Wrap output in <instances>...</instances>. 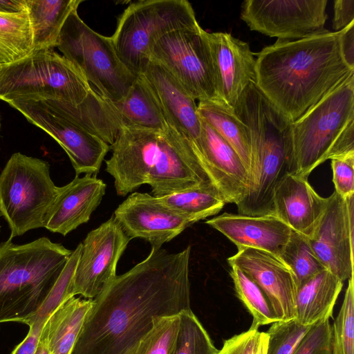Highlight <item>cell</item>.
<instances>
[{
    "label": "cell",
    "instance_id": "43",
    "mask_svg": "<svg viewBox=\"0 0 354 354\" xmlns=\"http://www.w3.org/2000/svg\"><path fill=\"white\" fill-rule=\"evenodd\" d=\"M26 10V0H0V12L19 13Z\"/></svg>",
    "mask_w": 354,
    "mask_h": 354
},
{
    "label": "cell",
    "instance_id": "1",
    "mask_svg": "<svg viewBox=\"0 0 354 354\" xmlns=\"http://www.w3.org/2000/svg\"><path fill=\"white\" fill-rule=\"evenodd\" d=\"M191 247L149 255L115 276L93 300L71 354H126L160 317L191 310Z\"/></svg>",
    "mask_w": 354,
    "mask_h": 354
},
{
    "label": "cell",
    "instance_id": "24",
    "mask_svg": "<svg viewBox=\"0 0 354 354\" xmlns=\"http://www.w3.org/2000/svg\"><path fill=\"white\" fill-rule=\"evenodd\" d=\"M343 287V281L324 269L297 287L296 319L302 325L313 326L329 319Z\"/></svg>",
    "mask_w": 354,
    "mask_h": 354
},
{
    "label": "cell",
    "instance_id": "31",
    "mask_svg": "<svg viewBox=\"0 0 354 354\" xmlns=\"http://www.w3.org/2000/svg\"><path fill=\"white\" fill-rule=\"evenodd\" d=\"M230 274L237 297L253 317L252 325L259 327L278 321L268 297L254 281L236 267H231Z\"/></svg>",
    "mask_w": 354,
    "mask_h": 354
},
{
    "label": "cell",
    "instance_id": "44",
    "mask_svg": "<svg viewBox=\"0 0 354 354\" xmlns=\"http://www.w3.org/2000/svg\"><path fill=\"white\" fill-rule=\"evenodd\" d=\"M268 346V335L266 332H260V338L257 354H266Z\"/></svg>",
    "mask_w": 354,
    "mask_h": 354
},
{
    "label": "cell",
    "instance_id": "36",
    "mask_svg": "<svg viewBox=\"0 0 354 354\" xmlns=\"http://www.w3.org/2000/svg\"><path fill=\"white\" fill-rule=\"evenodd\" d=\"M311 326L302 325L296 319L272 323L266 332V354H292Z\"/></svg>",
    "mask_w": 354,
    "mask_h": 354
},
{
    "label": "cell",
    "instance_id": "21",
    "mask_svg": "<svg viewBox=\"0 0 354 354\" xmlns=\"http://www.w3.org/2000/svg\"><path fill=\"white\" fill-rule=\"evenodd\" d=\"M140 75L161 106L169 124L194 145L198 143L201 120L195 100L160 64L149 59Z\"/></svg>",
    "mask_w": 354,
    "mask_h": 354
},
{
    "label": "cell",
    "instance_id": "13",
    "mask_svg": "<svg viewBox=\"0 0 354 354\" xmlns=\"http://www.w3.org/2000/svg\"><path fill=\"white\" fill-rule=\"evenodd\" d=\"M327 0H245L241 19L251 30L297 40L326 30Z\"/></svg>",
    "mask_w": 354,
    "mask_h": 354
},
{
    "label": "cell",
    "instance_id": "27",
    "mask_svg": "<svg viewBox=\"0 0 354 354\" xmlns=\"http://www.w3.org/2000/svg\"><path fill=\"white\" fill-rule=\"evenodd\" d=\"M32 33V51L53 49L68 15L82 0H26Z\"/></svg>",
    "mask_w": 354,
    "mask_h": 354
},
{
    "label": "cell",
    "instance_id": "47",
    "mask_svg": "<svg viewBox=\"0 0 354 354\" xmlns=\"http://www.w3.org/2000/svg\"><path fill=\"white\" fill-rule=\"evenodd\" d=\"M0 216H1V213H0ZM0 230H1V225H0Z\"/></svg>",
    "mask_w": 354,
    "mask_h": 354
},
{
    "label": "cell",
    "instance_id": "18",
    "mask_svg": "<svg viewBox=\"0 0 354 354\" xmlns=\"http://www.w3.org/2000/svg\"><path fill=\"white\" fill-rule=\"evenodd\" d=\"M218 97L234 109L239 97L256 80V59L250 45L228 32H207Z\"/></svg>",
    "mask_w": 354,
    "mask_h": 354
},
{
    "label": "cell",
    "instance_id": "33",
    "mask_svg": "<svg viewBox=\"0 0 354 354\" xmlns=\"http://www.w3.org/2000/svg\"><path fill=\"white\" fill-rule=\"evenodd\" d=\"M207 331L192 310L179 313V327L173 354H217Z\"/></svg>",
    "mask_w": 354,
    "mask_h": 354
},
{
    "label": "cell",
    "instance_id": "29",
    "mask_svg": "<svg viewBox=\"0 0 354 354\" xmlns=\"http://www.w3.org/2000/svg\"><path fill=\"white\" fill-rule=\"evenodd\" d=\"M158 198L166 207L183 216L192 224L216 215L225 204L217 189L210 185Z\"/></svg>",
    "mask_w": 354,
    "mask_h": 354
},
{
    "label": "cell",
    "instance_id": "12",
    "mask_svg": "<svg viewBox=\"0 0 354 354\" xmlns=\"http://www.w3.org/2000/svg\"><path fill=\"white\" fill-rule=\"evenodd\" d=\"M8 104L58 142L67 153L76 176L99 172L110 146L64 113L50 99L16 100Z\"/></svg>",
    "mask_w": 354,
    "mask_h": 354
},
{
    "label": "cell",
    "instance_id": "32",
    "mask_svg": "<svg viewBox=\"0 0 354 354\" xmlns=\"http://www.w3.org/2000/svg\"><path fill=\"white\" fill-rule=\"evenodd\" d=\"M280 259L292 271L297 287L326 269L312 249L308 237L292 230Z\"/></svg>",
    "mask_w": 354,
    "mask_h": 354
},
{
    "label": "cell",
    "instance_id": "15",
    "mask_svg": "<svg viewBox=\"0 0 354 354\" xmlns=\"http://www.w3.org/2000/svg\"><path fill=\"white\" fill-rule=\"evenodd\" d=\"M308 238L324 266L342 281L353 277L354 196L344 199L335 192Z\"/></svg>",
    "mask_w": 354,
    "mask_h": 354
},
{
    "label": "cell",
    "instance_id": "11",
    "mask_svg": "<svg viewBox=\"0 0 354 354\" xmlns=\"http://www.w3.org/2000/svg\"><path fill=\"white\" fill-rule=\"evenodd\" d=\"M207 31L199 24L171 31L156 41L149 59L163 67L196 100L218 97Z\"/></svg>",
    "mask_w": 354,
    "mask_h": 354
},
{
    "label": "cell",
    "instance_id": "41",
    "mask_svg": "<svg viewBox=\"0 0 354 354\" xmlns=\"http://www.w3.org/2000/svg\"><path fill=\"white\" fill-rule=\"evenodd\" d=\"M333 28L339 32L354 22V0L334 1Z\"/></svg>",
    "mask_w": 354,
    "mask_h": 354
},
{
    "label": "cell",
    "instance_id": "4",
    "mask_svg": "<svg viewBox=\"0 0 354 354\" xmlns=\"http://www.w3.org/2000/svg\"><path fill=\"white\" fill-rule=\"evenodd\" d=\"M234 111L250 130L252 165L250 185L236 204L240 214H274V190L288 172L292 122L258 88L245 91Z\"/></svg>",
    "mask_w": 354,
    "mask_h": 354
},
{
    "label": "cell",
    "instance_id": "30",
    "mask_svg": "<svg viewBox=\"0 0 354 354\" xmlns=\"http://www.w3.org/2000/svg\"><path fill=\"white\" fill-rule=\"evenodd\" d=\"M32 33L28 12H0V66L32 53Z\"/></svg>",
    "mask_w": 354,
    "mask_h": 354
},
{
    "label": "cell",
    "instance_id": "16",
    "mask_svg": "<svg viewBox=\"0 0 354 354\" xmlns=\"http://www.w3.org/2000/svg\"><path fill=\"white\" fill-rule=\"evenodd\" d=\"M113 216L130 240L140 238L156 248H161L192 225L166 207L158 197L138 192L120 204Z\"/></svg>",
    "mask_w": 354,
    "mask_h": 354
},
{
    "label": "cell",
    "instance_id": "22",
    "mask_svg": "<svg viewBox=\"0 0 354 354\" xmlns=\"http://www.w3.org/2000/svg\"><path fill=\"white\" fill-rule=\"evenodd\" d=\"M308 179L287 172L277 185L272 198L273 213L291 230L309 238L328 204Z\"/></svg>",
    "mask_w": 354,
    "mask_h": 354
},
{
    "label": "cell",
    "instance_id": "39",
    "mask_svg": "<svg viewBox=\"0 0 354 354\" xmlns=\"http://www.w3.org/2000/svg\"><path fill=\"white\" fill-rule=\"evenodd\" d=\"M258 328L251 325L249 330L225 340L217 354H257L260 338Z\"/></svg>",
    "mask_w": 354,
    "mask_h": 354
},
{
    "label": "cell",
    "instance_id": "8",
    "mask_svg": "<svg viewBox=\"0 0 354 354\" xmlns=\"http://www.w3.org/2000/svg\"><path fill=\"white\" fill-rule=\"evenodd\" d=\"M58 189L47 161L19 152L11 156L0 174V213L10 239L45 227Z\"/></svg>",
    "mask_w": 354,
    "mask_h": 354
},
{
    "label": "cell",
    "instance_id": "20",
    "mask_svg": "<svg viewBox=\"0 0 354 354\" xmlns=\"http://www.w3.org/2000/svg\"><path fill=\"white\" fill-rule=\"evenodd\" d=\"M237 248H252L268 252L279 259L292 230L274 214L248 216L223 213L206 221Z\"/></svg>",
    "mask_w": 354,
    "mask_h": 354
},
{
    "label": "cell",
    "instance_id": "5",
    "mask_svg": "<svg viewBox=\"0 0 354 354\" xmlns=\"http://www.w3.org/2000/svg\"><path fill=\"white\" fill-rule=\"evenodd\" d=\"M73 250L41 237L0 243V323L29 326L41 310Z\"/></svg>",
    "mask_w": 354,
    "mask_h": 354
},
{
    "label": "cell",
    "instance_id": "28",
    "mask_svg": "<svg viewBox=\"0 0 354 354\" xmlns=\"http://www.w3.org/2000/svg\"><path fill=\"white\" fill-rule=\"evenodd\" d=\"M115 103L122 115L124 128L164 130L171 126L141 75L137 77L128 94Z\"/></svg>",
    "mask_w": 354,
    "mask_h": 354
},
{
    "label": "cell",
    "instance_id": "17",
    "mask_svg": "<svg viewBox=\"0 0 354 354\" xmlns=\"http://www.w3.org/2000/svg\"><path fill=\"white\" fill-rule=\"evenodd\" d=\"M227 261L230 267L239 268L257 283L278 321L296 318L297 286L292 271L280 259L261 250L241 248Z\"/></svg>",
    "mask_w": 354,
    "mask_h": 354
},
{
    "label": "cell",
    "instance_id": "48",
    "mask_svg": "<svg viewBox=\"0 0 354 354\" xmlns=\"http://www.w3.org/2000/svg\"><path fill=\"white\" fill-rule=\"evenodd\" d=\"M1 67V66H0Z\"/></svg>",
    "mask_w": 354,
    "mask_h": 354
},
{
    "label": "cell",
    "instance_id": "34",
    "mask_svg": "<svg viewBox=\"0 0 354 354\" xmlns=\"http://www.w3.org/2000/svg\"><path fill=\"white\" fill-rule=\"evenodd\" d=\"M179 327V314L160 317L153 326L126 354H173Z\"/></svg>",
    "mask_w": 354,
    "mask_h": 354
},
{
    "label": "cell",
    "instance_id": "42",
    "mask_svg": "<svg viewBox=\"0 0 354 354\" xmlns=\"http://www.w3.org/2000/svg\"><path fill=\"white\" fill-rule=\"evenodd\" d=\"M339 44L345 63L354 69V22L339 31Z\"/></svg>",
    "mask_w": 354,
    "mask_h": 354
},
{
    "label": "cell",
    "instance_id": "23",
    "mask_svg": "<svg viewBox=\"0 0 354 354\" xmlns=\"http://www.w3.org/2000/svg\"><path fill=\"white\" fill-rule=\"evenodd\" d=\"M106 188L105 183L96 174L76 176L67 185L59 187L44 228L66 236L87 223L100 204Z\"/></svg>",
    "mask_w": 354,
    "mask_h": 354
},
{
    "label": "cell",
    "instance_id": "14",
    "mask_svg": "<svg viewBox=\"0 0 354 354\" xmlns=\"http://www.w3.org/2000/svg\"><path fill=\"white\" fill-rule=\"evenodd\" d=\"M129 241L113 216L89 232L81 243L73 295L97 297L115 277L117 264Z\"/></svg>",
    "mask_w": 354,
    "mask_h": 354
},
{
    "label": "cell",
    "instance_id": "6",
    "mask_svg": "<svg viewBox=\"0 0 354 354\" xmlns=\"http://www.w3.org/2000/svg\"><path fill=\"white\" fill-rule=\"evenodd\" d=\"M288 173L308 179L326 160L354 152V73L291 124Z\"/></svg>",
    "mask_w": 354,
    "mask_h": 354
},
{
    "label": "cell",
    "instance_id": "26",
    "mask_svg": "<svg viewBox=\"0 0 354 354\" xmlns=\"http://www.w3.org/2000/svg\"><path fill=\"white\" fill-rule=\"evenodd\" d=\"M200 118L208 123L236 152L250 180L252 156L248 127L235 114L234 109L221 100L199 101Z\"/></svg>",
    "mask_w": 354,
    "mask_h": 354
},
{
    "label": "cell",
    "instance_id": "35",
    "mask_svg": "<svg viewBox=\"0 0 354 354\" xmlns=\"http://www.w3.org/2000/svg\"><path fill=\"white\" fill-rule=\"evenodd\" d=\"M333 354H354V281L348 285L338 315L332 326Z\"/></svg>",
    "mask_w": 354,
    "mask_h": 354
},
{
    "label": "cell",
    "instance_id": "45",
    "mask_svg": "<svg viewBox=\"0 0 354 354\" xmlns=\"http://www.w3.org/2000/svg\"><path fill=\"white\" fill-rule=\"evenodd\" d=\"M35 354H50L46 346L45 338L42 334V331L39 338L37 352Z\"/></svg>",
    "mask_w": 354,
    "mask_h": 354
},
{
    "label": "cell",
    "instance_id": "46",
    "mask_svg": "<svg viewBox=\"0 0 354 354\" xmlns=\"http://www.w3.org/2000/svg\"><path fill=\"white\" fill-rule=\"evenodd\" d=\"M1 115H0V129H1Z\"/></svg>",
    "mask_w": 354,
    "mask_h": 354
},
{
    "label": "cell",
    "instance_id": "10",
    "mask_svg": "<svg viewBox=\"0 0 354 354\" xmlns=\"http://www.w3.org/2000/svg\"><path fill=\"white\" fill-rule=\"evenodd\" d=\"M196 24L193 7L186 0L138 1L123 11L111 38L121 62L138 77L156 41L171 31Z\"/></svg>",
    "mask_w": 354,
    "mask_h": 354
},
{
    "label": "cell",
    "instance_id": "2",
    "mask_svg": "<svg viewBox=\"0 0 354 354\" xmlns=\"http://www.w3.org/2000/svg\"><path fill=\"white\" fill-rule=\"evenodd\" d=\"M339 35L326 30L277 39L257 54V86L292 122L354 73L342 55Z\"/></svg>",
    "mask_w": 354,
    "mask_h": 354
},
{
    "label": "cell",
    "instance_id": "37",
    "mask_svg": "<svg viewBox=\"0 0 354 354\" xmlns=\"http://www.w3.org/2000/svg\"><path fill=\"white\" fill-rule=\"evenodd\" d=\"M292 354H333L332 326L328 319L313 325Z\"/></svg>",
    "mask_w": 354,
    "mask_h": 354
},
{
    "label": "cell",
    "instance_id": "7",
    "mask_svg": "<svg viewBox=\"0 0 354 354\" xmlns=\"http://www.w3.org/2000/svg\"><path fill=\"white\" fill-rule=\"evenodd\" d=\"M92 87L75 66L53 49L32 51L0 67V100L55 99L77 105Z\"/></svg>",
    "mask_w": 354,
    "mask_h": 354
},
{
    "label": "cell",
    "instance_id": "19",
    "mask_svg": "<svg viewBox=\"0 0 354 354\" xmlns=\"http://www.w3.org/2000/svg\"><path fill=\"white\" fill-rule=\"evenodd\" d=\"M201 120L200 138L196 145H192L225 203L236 204L248 190L250 175L234 149L208 123Z\"/></svg>",
    "mask_w": 354,
    "mask_h": 354
},
{
    "label": "cell",
    "instance_id": "9",
    "mask_svg": "<svg viewBox=\"0 0 354 354\" xmlns=\"http://www.w3.org/2000/svg\"><path fill=\"white\" fill-rule=\"evenodd\" d=\"M56 47L92 88L111 102L123 99L137 78L120 59L111 37L90 28L77 9L66 18Z\"/></svg>",
    "mask_w": 354,
    "mask_h": 354
},
{
    "label": "cell",
    "instance_id": "25",
    "mask_svg": "<svg viewBox=\"0 0 354 354\" xmlns=\"http://www.w3.org/2000/svg\"><path fill=\"white\" fill-rule=\"evenodd\" d=\"M93 299L72 297L48 317L42 329L50 354H71Z\"/></svg>",
    "mask_w": 354,
    "mask_h": 354
},
{
    "label": "cell",
    "instance_id": "3",
    "mask_svg": "<svg viewBox=\"0 0 354 354\" xmlns=\"http://www.w3.org/2000/svg\"><path fill=\"white\" fill-rule=\"evenodd\" d=\"M110 149L106 171L120 196L144 184L156 197L214 186L192 144L171 126L164 130L124 128Z\"/></svg>",
    "mask_w": 354,
    "mask_h": 354
},
{
    "label": "cell",
    "instance_id": "38",
    "mask_svg": "<svg viewBox=\"0 0 354 354\" xmlns=\"http://www.w3.org/2000/svg\"><path fill=\"white\" fill-rule=\"evenodd\" d=\"M330 160L335 192L344 199L354 196V152Z\"/></svg>",
    "mask_w": 354,
    "mask_h": 354
},
{
    "label": "cell",
    "instance_id": "40",
    "mask_svg": "<svg viewBox=\"0 0 354 354\" xmlns=\"http://www.w3.org/2000/svg\"><path fill=\"white\" fill-rule=\"evenodd\" d=\"M48 317H36L28 326L29 330L25 338L14 348L11 354H35L42 329Z\"/></svg>",
    "mask_w": 354,
    "mask_h": 354
}]
</instances>
